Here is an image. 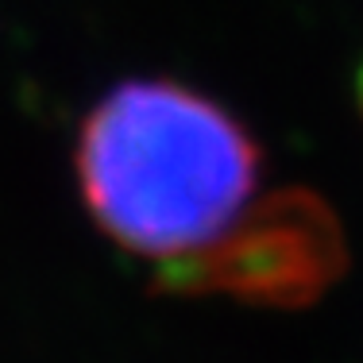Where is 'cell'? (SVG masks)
Instances as JSON below:
<instances>
[{
	"instance_id": "3",
	"label": "cell",
	"mask_w": 363,
	"mask_h": 363,
	"mask_svg": "<svg viewBox=\"0 0 363 363\" xmlns=\"http://www.w3.org/2000/svg\"><path fill=\"white\" fill-rule=\"evenodd\" d=\"M356 93H359V108H363V70H359V82H356Z\"/></svg>"
},
{
	"instance_id": "1",
	"label": "cell",
	"mask_w": 363,
	"mask_h": 363,
	"mask_svg": "<svg viewBox=\"0 0 363 363\" xmlns=\"http://www.w3.org/2000/svg\"><path fill=\"white\" fill-rule=\"evenodd\" d=\"M74 174L112 244L178 263L252 205L259 147L220 101L170 77H128L82 120Z\"/></svg>"
},
{
	"instance_id": "2",
	"label": "cell",
	"mask_w": 363,
	"mask_h": 363,
	"mask_svg": "<svg viewBox=\"0 0 363 363\" xmlns=\"http://www.w3.org/2000/svg\"><path fill=\"white\" fill-rule=\"evenodd\" d=\"M348 271L336 213L309 189L252 201L205 252L162 267L170 294H224L244 306L301 309Z\"/></svg>"
}]
</instances>
